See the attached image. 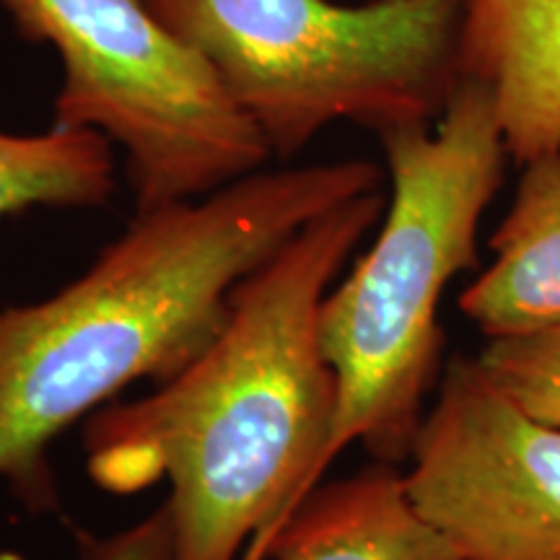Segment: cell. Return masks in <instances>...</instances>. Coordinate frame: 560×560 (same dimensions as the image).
<instances>
[{"label":"cell","mask_w":560,"mask_h":560,"mask_svg":"<svg viewBox=\"0 0 560 560\" xmlns=\"http://www.w3.org/2000/svg\"><path fill=\"white\" fill-rule=\"evenodd\" d=\"M384 206L371 190L306 223L242 280L226 325L190 366L86 418L96 488L170 486L172 560H268L325 478L338 382L319 340L322 301Z\"/></svg>","instance_id":"6da1fadb"},{"label":"cell","mask_w":560,"mask_h":560,"mask_svg":"<svg viewBox=\"0 0 560 560\" xmlns=\"http://www.w3.org/2000/svg\"><path fill=\"white\" fill-rule=\"evenodd\" d=\"M382 190L371 161L252 172L195 200L136 210L60 291L0 310V482L58 509L50 446L151 380H174L226 325L234 291L306 223Z\"/></svg>","instance_id":"7a4b0ae2"},{"label":"cell","mask_w":560,"mask_h":560,"mask_svg":"<svg viewBox=\"0 0 560 560\" xmlns=\"http://www.w3.org/2000/svg\"><path fill=\"white\" fill-rule=\"evenodd\" d=\"M376 138L389 200L371 247L322 301L319 340L338 382L330 462L361 444L400 467L441 380V296L478 265L480 221L511 156L493 94L475 79L436 122Z\"/></svg>","instance_id":"3957f363"},{"label":"cell","mask_w":560,"mask_h":560,"mask_svg":"<svg viewBox=\"0 0 560 560\" xmlns=\"http://www.w3.org/2000/svg\"><path fill=\"white\" fill-rule=\"evenodd\" d=\"M247 112L272 159L335 122L431 125L462 73L465 0H143Z\"/></svg>","instance_id":"277c9868"},{"label":"cell","mask_w":560,"mask_h":560,"mask_svg":"<svg viewBox=\"0 0 560 560\" xmlns=\"http://www.w3.org/2000/svg\"><path fill=\"white\" fill-rule=\"evenodd\" d=\"M16 32L62 68L55 128L102 132L122 151L136 210L195 200L260 172L257 125L143 0H0Z\"/></svg>","instance_id":"5b68a950"},{"label":"cell","mask_w":560,"mask_h":560,"mask_svg":"<svg viewBox=\"0 0 560 560\" xmlns=\"http://www.w3.org/2000/svg\"><path fill=\"white\" fill-rule=\"evenodd\" d=\"M402 478L459 560H560V425L511 402L475 355L441 374Z\"/></svg>","instance_id":"8992f818"},{"label":"cell","mask_w":560,"mask_h":560,"mask_svg":"<svg viewBox=\"0 0 560 560\" xmlns=\"http://www.w3.org/2000/svg\"><path fill=\"white\" fill-rule=\"evenodd\" d=\"M462 73L486 83L516 164L560 153V0H465Z\"/></svg>","instance_id":"52a82bcc"},{"label":"cell","mask_w":560,"mask_h":560,"mask_svg":"<svg viewBox=\"0 0 560 560\" xmlns=\"http://www.w3.org/2000/svg\"><path fill=\"white\" fill-rule=\"evenodd\" d=\"M522 166L490 236L493 260L459 296L462 314L488 340L560 322V153Z\"/></svg>","instance_id":"ba28073f"},{"label":"cell","mask_w":560,"mask_h":560,"mask_svg":"<svg viewBox=\"0 0 560 560\" xmlns=\"http://www.w3.org/2000/svg\"><path fill=\"white\" fill-rule=\"evenodd\" d=\"M268 560H459L418 514L397 465L325 482L293 511Z\"/></svg>","instance_id":"9c48e42d"},{"label":"cell","mask_w":560,"mask_h":560,"mask_svg":"<svg viewBox=\"0 0 560 560\" xmlns=\"http://www.w3.org/2000/svg\"><path fill=\"white\" fill-rule=\"evenodd\" d=\"M115 195V145L102 132H0V219L30 208H102Z\"/></svg>","instance_id":"30bf717a"},{"label":"cell","mask_w":560,"mask_h":560,"mask_svg":"<svg viewBox=\"0 0 560 560\" xmlns=\"http://www.w3.org/2000/svg\"><path fill=\"white\" fill-rule=\"evenodd\" d=\"M475 361L527 416L560 425V322L540 330L490 338Z\"/></svg>","instance_id":"8fae6325"},{"label":"cell","mask_w":560,"mask_h":560,"mask_svg":"<svg viewBox=\"0 0 560 560\" xmlns=\"http://www.w3.org/2000/svg\"><path fill=\"white\" fill-rule=\"evenodd\" d=\"M81 560H172V520L166 503L115 535H81Z\"/></svg>","instance_id":"7c38bea8"}]
</instances>
